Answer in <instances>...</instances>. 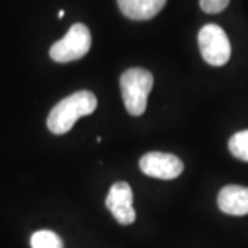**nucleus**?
<instances>
[{
  "mask_svg": "<svg viewBox=\"0 0 248 248\" xmlns=\"http://www.w3.org/2000/svg\"><path fill=\"white\" fill-rule=\"evenodd\" d=\"M95 108V95L91 91L80 90L69 97L63 98L51 109L47 117V127L51 133L57 135L68 133L80 117L91 115Z\"/></svg>",
  "mask_w": 248,
  "mask_h": 248,
  "instance_id": "f257e3e1",
  "label": "nucleus"
},
{
  "mask_svg": "<svg viewBox=\"0 0 248 248\" xmlns=\"http://www.w3.org/2000/svg\"><path fill=\"white\" fill-rule=\"evenodd\" d=\"M153 87V76L149 71L142 68L127 69L120 78V89L123 95L124 107L133 116L143 115L148 97Z\"/></svg>",
  "mask_w": 248,
  "mask_h": 248,
  "instance_id": "f03ea898",
  "label": "nucleus"
},
{
  "mask_svg": "<svg viewBox=\"0 0 248 248\" xmlns=\"http://www.w3.org/2000/svg\"><path fill=\"white\" fill-rule=\"evenodd\" d=\"M91 48V33L83 24H75L61 40L55 42L50 48V57L55 62L78 61Z\"/></svg>",
  "mask_w": 248,
  "mask_h": 248,
  "instance_id": "7ed1b4c3",
  "label": "nucleus"
},
{
  "mask_svg": "<svg viewBox=\"0 0 248 248\" xmlns=\"http://www.w3.org/2000/svg\"><path fill=\"white\" fill-rule=\"evenodd\" d=\"M199 47L204 61L213 66H222L231 60L229 37L221 27L215 24H207L200 29Z\"/></svg>",
  "mask_w": 248,
  "mask_h": 248,
  "instance_id": "20e7f679",
  "label": "nucleus"
},
{
  "mask_svg": "<svg viewBox=\"0 0 248 248\" xmlns=\"http://www.w3.org/2000/svg\"><path fill=\"white\" fill-rule=\"evenodd\" d=\"M140 169L148 177L157 179H175L182 174L184 163L175 155L151 152L142 156Z\"/></svg>",
  "mask_w": 248,
  "mask_h": 248,
  "instance_id": "39448f33",
  "label": "nucleus"
},
{
  "mask_svg": "<svg viewBox=\"0 0 248 248\" xmlns=\"http://www.w3.org/2000/svg\"><path fill=\"white\" fill-rule=\"evenodd\" d=\"M133 202V190L127 182L113 184L105 199V204L109 211L115 217L116 221L122 225H131L137 218Z\"/></svg>",
  "mask_w": 248,
  "mask_h": 248,
  "instance_id": "423d86ee",
  "label": "nucleus"
},
{
  "mask_svg": "<svg viewBox=\"0 0 248 248\" xmlns=\"http://www.w3.org/2000/svg\"><path fill=\"white\" fill-rule=\"evenodd\" d=\"M218 207L222 213L229 215H247L248 187L239 185H228L222 187L218 195Z\"/></svg>",
  "mask_w": 248,
  "mask_h": 248,
  "instance_id": "0eeeda50",
  "label": "nucleus"
},
{
  "mask_svg": "<svg viewBox=\"0 0 248 248\" xmlns=\"http://www.w3.org/2000/svg\"><path fill=\"white\" fill-rule=\"evenodd\" d=\"M167 0H117L124 16L135 21H146L156 17Z\"/></svg>",
  "mask_w": 248,
  "mask_h": 248,
  "instance_id": "6e6552de",
  "label": "nucleus"
},
{
  "mask_svg": "<svg viewBox=\"0 0 248 248\" xmlns=\"http://www.w3.org/2000/svg\"><path fill=\"white\" fill-rule=\"evenodd\" d=\"M32 248H63L61 237L51 231H39L31 239Z\"/></svg>",
  "mask_w": 248,
  "mask_h": 248,
  "instance_id": "1a4fd4ad",
  "label": "nucleus"
},
{
  "mask_svg": "<svg viewBox=\"0 0 248 248\" xmlns=\"http://www.w3.org/2000/svg\"><path fill=\"white\" fill-rule=\"evenodd\" d=\"M229 151L234 157L248 161V130L236 133L229 141Z\"/></svg>",
  "mask_w": 248,
  "mask_h": 248,
  "instance_id": "9d476101",
  "label": "nucleus"
},
{
  "mask_svg": "<svg viewBox=\"0 0 248 248\" xmlns=\"http://www.w3.org/2000/svg\"><path fill=\"white\" fill-rule=\"evenodd\" d=\"M231 0H200V7L207 14H218L229 6Z\"/></svg>",
  "mask_w": 248,
  "mask_h": 248,
  "instance_id": "9b49d317",
  "label": "nucleus"
},
{
  "mask_svg": "<svg viewBox=\"0 0 248 248\" xmlns=\"http://www.w3.org/2000/svg\"><path fill=\"white\" fill-rule=\"evenodd\" d=\"M63 16H65V11H63V10H61V11L58 13V18H62Z\"/></svg>",
  "mask_w": 248,
  "mask_h": 248,
  "instance_id": "f8f14e48",
  "label": "nucleus"
}]
</instances>
